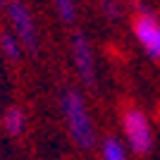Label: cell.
<instances>
[{
  "instance_id": "cell-8",
  "label": "cell",
  "mask_w": 160,
  "mask_h": 160,
  "mask_svg": "<svg viewBox=\"0 0 160 160\" xmlns=\"http://www.w3.org/2000/svg\"><path fill=\"white\" fill-rule=\"evenodd\" d=\"M0 48H2V53H5L7 60L17 62L22 58V48H19V41L14 38V33H0Z\"/></svg>"
},
{
  "instance_id": "cell-4",
  "label": "cell",
  "mask_w": 160,
  "mask_h": 160,
  "mask_svg": "<svg viewBox=\"0 0 160 160\" xmlns=\"http://www.w3.org/2000/svg\"><path fill=\"white\" fill-rule=\"evenodd\" d=\"M134 36L148 58L160 60V22L143 7H139L134 17Z\"/></svg>"
},
{
  "instance_id": "cell-7",
  "label": "cell",
  "mask_w": 160,
  "mask_h": 160,
  "mask_svg": "<svg viewBox=\"0 0 160 160\" xmlns=\"http://www.w3.org/2000/svg\"><path fill=\"white\" fill-rule=\"evenodd\" d=\"M100 158L103 160H129L127 146L117 136H105L100 141Z\"/></svg>"
},
{
  "instance_id": "cell-9",
  "label": "cell",
  "mask_w": 160,
  "mask_h": 160,
  "mask_svg": "<svg viewBox=\"0 0 160 160\" xmlns=\"http://www.w3.org/2000/svg\"><path fill=\"white\" fill-rule=\"evenodd\" d=\"M55 7H58V14L65 24H72L77 19V5L74 0H55Z\"/></svg>"
},
{
  "instance_id": "cell-10",
  "label": "cell",
  "mask_w": 160,
  "mask_h": 160,
  "mask_svg": "<svg viewBox=\"0 0 160 160\" xmlns=\"http://www.w3.org/2000/svg\"><path fill=\"white\" fill-rule=\"evenodd\" d=\"M100 7H103V14H108L110 19H117L120 17V5L115 0H100Z\"/></svg>"
},
{
  "instance_id": "cell-5",
  "label": "cell",
  "mask_w": 160,
  "mask_h": 160,
  "mask_svg": "<svg viewBox=\"0 0 160 160\" xmlns=\"http://www.w3.org/2000/svg\"><path fill=\"white\" fill-rule=\"evenodd\" d=\"M72 58H74L81 84L88 91H96V86H98V81H96V60H93L91 43H88V38L84 33H74L72 36Z\"/></svg>"
},
{
  "instance_id": "cell-6",
  "label": "cell",
  "mask_w": 160,
  "mask_h": 160,
  "mask_svg": "<svg viewBox=\"0 0 160 160\" xmlns=\"http://www.w3.org/2000/svg\"><path fill=\"white\" fill-rule=\"evenodd\" d=\"M24 127H27V115H24V110L17 105L7 108L5 115H2V129H5L7 136H19L22 132H24Z\"/></svg>"
},
{
  "instance_id": "cell-3",
  "label": "cell",
  "mask_w": 160,
  "mask_h": 160,
  "mask_svg": "<svg viewBox=\"0 0 160 160\" xmlns=\"http://www.w3.org/2000/svg\"><path fill=\"white\" fill-rule=\"evenodd\" d=\"M7 14H10L14 38L19 41V46H24L29 53H36L38 50V31H36V22H33L29 7L19 0H12L7 5Z\"/></svg>"
},
{
  "instance_id": "cell-1",
  "label": "cell",
  "mask_w": 160,
  "mask_h": 160,
  "mask_svg": "<svg viewBox=\"0 0 160 160\" xmlns=\"http://www.w3.org/2000/svg\"><path fill=\"white\" fill-rule=\"evenodd\" d=\"M58 103H60L62 120L67 124V134L74 141V146L81 151L96 148V124L81 91L74 86H62L58 93Z\"/></svg>"
},
{
  "instance_id": "cell-2",
  "label": "cell",
  "mask_w": 160,
  "mask_h": 160,
  "mask_svg": "<svg viewBox=\"0 0 160 160\" xmlns=\"http://www.w3.org/2000/svg\"><path fill=\"white\" fill-rule=\"evenodd\" d=\"M120 124L127 139V148L134 155L143 158L153 151V127L141 108H127L120 117Z\"/></svg>"
}]
</instances>
